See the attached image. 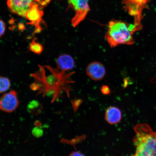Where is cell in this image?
I'll return each instance as SVG.
<instances>
[{"mask_svg":"<svg viewBox=\"0 0 156 156\" xmlns=\"http://www.w3.org/2000/svg\"><path fill=\"white\" fill-rule=\"evenodd\" d=\"M38 71L31 76L34 78V82L31 85V89L38 91L37 95L41 94L43 97H52V103L58 100L63 91L69 95V89L66 88L67 76L66 72L55 69L49 66H39Z\"/></svg>","mask_w":156,"mask_h":156,"instance_id":"1","label":"cell"},{"mask_svg":"<svg viewBox=\"0 0 156 156\" xmlns=\"http://www.w3.org/2000/svg\"><path fill=\"white\" fill-rule=\"evenodd\" d=\"M135 153L131 156H156V132L149 125L136 124L134 128Z\"/></svg>","mask_w":156,"mask_h":156,"instance_id":"2","label":"cell"},{"mask_svg":"<svg viewBox=\"0 0 156 156\" xmlns=\"http://www.w3.org/2000/svg\"><path fill=\"white\" fill-rule=\"evenodd\" d=\"M134 26H130L122 21L112 20L109 22L105 37L110 47L114 48L121 44H134L133 34Z\"/></svg>","mask_w":156,"mask_h":156,"instance_id":"3","label":"cell"},{"mask_svg":"<svg viewBox=\"0 0 156 156\" xmlns=\"http://www.w3.org/2000/svg\"><path fill=\"white\" fill-rule=\"evenodd\" d=\"M39 3L44 6L47 3L43 0H7V5L10 11L24 17L26 13L35 4Z\"/></svg>","mask_w":156,"mask_h":156,"instance_id":"4","label":"cell"},{"mask_svg":"<svg viewBox=\"0 0 156 156\" xmlns=\"http://www.w3.org/2000/svg\"><path fill=\"white\" fill-rule=\"evenodd\" d=\"M89 1V0H68L69 7L75 12V16L71 20L72 25L74 28L84 20L90 10Z\"/></svg>","mask_w":156,"mask_h":156,"instance_id":"5","label":"cell"},{"mask_svg":"<svg viewBox=\"0 0 156 156\" xmlns=\"http://www.w3.org/2000/svg\"><path fill=\"white\" fill-rule=\"evenodd\" d=\"M20 104L16 91L12 90L5 93L0 98V110L11 113L19 107Z\"/></svg>","mask_w":156,"mask_h":156,"instance_id":"6","label":"cell"},{"mask_svg":"<svg viewBox=\"0 0 156 156\" xmlns=\"http://www.w3.org/2000/svg\"><path fill=\"white\" fill-rule=\"evenodd\" d=\"M43 16V11L41 9L38 3L33 5L25 15V18L30 21L29 24L35 26V34H38L42 31V29L41 24L43 22L42 19Z\"/></svg>","mask_w":156,"mask_h":156,"instance_id":"7","label":"cell"},{"mask_svg":"<svg viewBox=\"0 0 156 156\" xmlns=\"http://www.w3.org/2000/svg\"><path fill=\"white\" fill-rule=\"evenodd\" d=\"M87 75L90 79L95 81L102 80L106 73V70L102 63L99 62H91L87 66L86 69Z\"/></svg>","mask_w":156,"mask_h":156,"instance_id":"8","label":"cell"},{"mask_svg":"<svg viewBox=\"0 0 156 156\" xmlns=\"http://www.w3.org/2000/svg\"><path fill=\"white\" fill-rule=\"evenodd\" d=\"M56 63L58 69L62 72L71 71L75 67V61L73 58L67 54H62L58 56Z\"/></svg>","mask_w":156,"mask_h":156,"instance_id":"9","label":"cell"},{"mask_svg":"<svg viewBox=\"0 0 156 156\" xmlns=\"http://www.w3.org/2000/svg\"><path fill=\"white\" fill-rule=\"evenodd\" d=\"M105 120L109 124H118L122 120L121 111L116 107H109L105 112Z\"/></svg>","mask_w":156,"mask_h":156,"instance_id":"10","label":"cell"},{"mask_svg":"<svg viewBox=\"0 0 156 156\" xmlns=\"http://www.w3.org/2000/svg\"><path fill=\"white\" fill-rule=\"evenodd\" d=\"M44 49L42 44L37 42L35 39L33 40L29 44V50L36 54L40 55L43 51Z\"/></svg>","mask_w":156,"mask_h":156,"instance_id":"11","label":"cell"},{"mask_svg":"<svg viewBox=\"0 0 156 156\" xmlns=\"http://www.w3.org/2000/svg\"><path fill=\"white\" fill-rule=\"evenodd\" d=\"M11 83L7 77L0 76V93H5L10 87Z\"/></svg>","mask_w":156,"mask_h":156,"instance_id":"12","label":"cell"},{"mask_svg":"<svg viewBox=\"0 0 156 156\" xmlns=\"http://www.w3.org/2000/svg\"><path fill=\"white\" fill-rule=\"evenodd\" d=\"M6 29L5 23L2 20L0 19V38L5 34Z\"/></svg>","mask_w":156,"mask_h":156,"instance_id":"13","label":"cell"},{"mask_svg":"<svg viewBox=\"0 0 156 156\" xmlns=\"http://www.w3.org/2000/svg\"><path fill=\"white\" fill-rule=\"evenodd\" d=\"M101 92L103 94L108 95L110 93V88L106 85H104L101 87Z\"/></svg>","mask_w":156,"mask_h":156,"instance_id":"14","label":"cell"},{"mask_svg":"<svg viewBox=\"0 0 156 156\" xmlns=\"http://www.w3.org/2000/svg\"><path fill=\"white\" fill-rule=\"evenodd\" d=\"M69 156H85L81 152L78 151H74L70 154Z\"/></svg>","mask_w":156,"mask_h":156,"instance_id":"15","label":"cell"}]
</instances>
